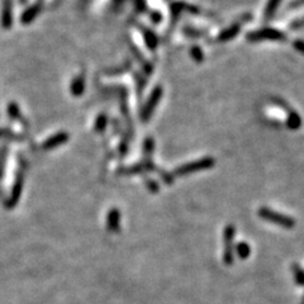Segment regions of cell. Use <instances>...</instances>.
Returning a JSON list of instances; mask_svg holds the SVG:
<instances>
[{
  "instance_id": "obj_13",
  "label": "cell",
  "mask_w": 304,
  "mask_h": 304,
  "mask_svg": "<svg viewBox=\"0 0 304 304\" xmlns=\"http://www.w3.org/2000/svg\"><path fill=\"white\" fill-rule=\"evenodd\" d=\"M280 3H282V0H269L266 6H265V17L268 18V19L273 17L275 14L278 6L280 5Z\"/></svg>"
},
{
  "instance_id": "obj_7",
  "label": "cell",
  "mask_w": 304,
  "mask_h": 304,
  "mask_svg": "<svg viewBox=\"0 0 304 304\" xmlns=\"http://www.w3.org/2000/svg\"><path fill=\"white\" fill-rule=\"evenodd\" d=\"M22 188H23V174H19L17 177L14 186H13V194H11L10 199L8 202V206H14L17 200L19 199L20 194H22Z\"/></svg>"
},
{
  "instance_id": "obj_20",
  "label": "cell",
  "mask_w": 304,
  "mask_h": 304,
  "mask_svg": "<svg viewBox=\"0 0 304 304\" xmlns=\"http://www.w3.org/2000/svg\"><path fill=\"white\" fill-rule=\"evenodd\" d=\"M293 47L296 48L297 51H299L301 54H304V41L302 40H297L293 42Z\"/></svg>"
},
{
  "instance_id": "obj_1",
  "label": "cell",
  "mask_w": 304,
  "mask_h": 304,
  "mask_svg": "<svg viewBox=\"0 0 304 304\" xmlns=\"http://www.w3.org/2000/svg\"><path fill=\"white\" fill-rule=\"evenodd\" d=\"M216 160L212 157H204L199 158L197 161H192V162L185 163L183 166H179L175 170V175H189L193 174V172H198L200 170H207L211 169L214 166Z\"/></svg>"
},
{
  "instance_id": "obj_15",
  "label": "cell",
  "mask_w": 304,
  "mask_h": 304,
  "mask_svg": "<svg viewBox=\"0 0 304 304\" xmlns=\"http://www.w3.org/2000/svg\"><path fill=\"white\" fill-rule=\"evenodd\" d=\"M105 126H107V116L105 114H100L95 122V131L99 133L103 132L105 130Z\"/></svg>"
},
{
  "instance_id": "obj_4",
  "label": "cell",
  "mask_w": 304,
  "mask_h": 304,
  "mask_svg": "<svg viewBox=\"0 0 304 304\" xmlns=\"http://www.w3.org/2000/svg\"><path fill=\"white\" fill-rule=\"evenodd\" d=\"M163 94V89L161 86H156L155 89H153V91H152V94L150 95L149 100L146 101V104H145L144 110H142V114H141V118L144 119L145 122H147L150 119V117L153 114V110L156 109V107H157L158 101H160L161 96H162Z\"/></svg>"
},
{
  "instance_id": "obj_8",
  "label": "cell",
  "mask_w": 304,
  "mask_h": 304,
  "mask_svg": "<svg viewBox=\"0 0 304 304\" xmlns=\"http://www.w3.org/2000/svg\"><path fill=\"white\" fill-rule=\"evenodd\" d=\"M85 89V77L84 75H79L77 77H75L70 86L71 94L75 96H80L82 93H84Z\"/></svg>"
},
{
  "instance_id": "obj_5",
  "label": "cell",
  "mask_w": 304,
  "mask_h": 304,
  "mask_svg": "<svg viewBox=\"0 0 304 304\" xmlns=\"http://www.w3.org/2000/svg\"><path fill=\"white\" fill-rule=\"evenodd\" d=\"M69 141V135L66 132H59L54 135L52 137L47 138L42 145L43 150H51L55 147H59L61 145H65Z\"/></svg>"
},
{
  "instance_id": "obj_12",
  "label": "cell",
  "mask_w": 304,
  "mask_h": 304,
  "mask_svg": "<svg viewBox=\"0 0 304 304\" xmlns=\"http://www.w3.org/2000/svg\"><path fill=\"white\" fill-rule=\"evenodd\" d=\"M8 116L10 117L11 119H15V121H22V123H24V119H23L22 117V113H20L19 107H18L17 103H14V101H11V103H9L8 104Z\"/></svg>"
},
{
  "instance_id": "obj_19",
  "label": "cell",
  "mask_w": 304,
  "mask_h": 304,
  "mask_svg": "<svg viewBox=\"0 0 304 304\" xmlns=\"http://www.w3.org/2000/svg\"><path fill=\"white\" fill-rule=\"evenodd\" d=\"M238 252L241 257H247L248 253H250V248H248V246L246 245V243H241V245L238 246Z\"/></svg>"
},
{
  "instance_id": "obj_17",
  "label": "cell",
  "mask_w": 304,
  "mask_h": 304,
  "mask_svg": "<svg viewBox=\"0 0 304 304\" xmlns=\"http://www.w3.org/2000/svg\"><path fill=\"white\" fill-rule=\"evenodd\" d=\"M153 147H155V142H153V138H147L146 142H145L144 150L146 152L147 155L152 153L153 152Z\"/></svg>"
},
{
  "instance_id": "obj_9",
  "label": "cell",
  "mask_w": 304,
  "mask_h": 304,
  "mask_svg": "<svg viewBox=\"0 0 304 304\" xmlns=\"http://www.w3.org/2000/svg\"><path fill=\"white\" fill-rule=\"evenodd\" d=\"M40 4H34L33 6H31V8H28L27 10L24 11L22 14V17H20V20H22V23H24V24H28V23L33 22L34 18L38 15V13H40Z\"/></svg>"
},
{
  "instance_id": "obj_6",
  "label": "cell",
  "mask_w": 304,
  "mask_h": 304,
  "mask_svg": "<svg viewBox=\"0 0 304 304\" xmlns=\"http://www.w3.org/2000/svg\"><path fill=\"white\" fill-rule=\"evenodd\" d=\"M3 10H1V25L3 28H10L13 24V6H11V0H4Z\"/></svg>"
},
{
  "instance_id": "obj_18",
  "label": "cell",
  "mask_w": 304,
  "mask_h": 304,
  "mask_svg": "<svg viewBox=\"0 0 304 304\" xmlns=\"http://www.w3.org/2000/svg\"><path fill=\"white\" fill-rule=\"evenodd\" d=\"M0 137L15 138V140H19V138H22V137H20V136L14 135V133H13V131L5 130V128H0Z\"/></svg>"
},
{
  "instance_id": "obj_11",
  "label": "cell",
  "mask_w": 304,
  "mask_h": 304,
  "mask_svg": "<svg viewBox=\"0 0 304 304\" xmlns=\"http://www.w3.org/2000/svg\"><path fill=\"white\" fill-rule=\"evenodd\" d=\"M287 126L289 127L290 130H298V128H301L302 119L296 110H290L289 114H288Z\"/></svg>"
},
{
  "instance_id": "obj_3",
  "label": "cell",
  "mask_w": 304,
  "mask_h": 304,
  "mask_svg": "<svg viewBox=\"0 0 304 304\" xmlns=\"http://www.w3.org/2000/svg\"><path fill=\"white\" fill-rule=\"evenodd\" d=\"M259 216L265 221H269L271 223H275L278 226H282L285 228H292L294 227L296 222L290 217L287 216H283V214L278 213V212H274L269 208H260L259 209Z\"/></svg>"
},
{
  "instance_id": "obj_2",
  "label": "cell",
  "mask_w": 304,
  "mask_h": 304,
  "mask_svg": "<svg viewBox=\"0 0 304 304\" xmlns=\"http://www.w3.org/2000/svg\"><path fill=\"white\" fill-rule=\"evenodd\" d=\"M246 38H247L248 42H261L265 40L282 41L285 40V34L275 28H261L248 33Z\"/></svg>"
},
{
  "instance_id": "obj_16",
  "label": "cell",
  "mask_w": 304,
  "mask_h": 304,
  "mask_svg": "<svg viewBox=\"0 0 304 304\" xmlns=\"http://www.w3.org/2000/svg\"><path fill=\"white\" fill-rule=\"evenodd\" d=\"M190 56L195 60L197 62H202L204 60V55H203V51L200 50L198 46L190 48Z\"/></svg>"
},
{
  "instance_id": "obj_14",
  "label": "cell",
  "mask_w": 304,
  "mask_h": 304,
  "mask_svg": "<svg viewBox=\"0 0 304 304\" xmlns=\"http://www.w3.org/2000/svg\"><path fill=\"white\" fill-rule=\"evenodd\" d=\"M144 36L145 40H146L147 47H149L150 50H155V48L157 47V38H156L155 34L152 33L151 31H149V29L144 28Z\"/></svg>"
},
{
  "instance_id": "obj_10",
  "label": "cell",
  "mask_w": 304,
  "mask_h": 304,
  "mask_svg": "<svg viewBox=\"0 0 304 304\" xmlns=\"http://www.w3.org/2000/svg\"><path fill=\"white\" fill-rule=\"evenodd\" d=\"M238 32H239V25L238 24L231 25L229 28H227L226 31H223L222 33L218 36V41H221V42H226V41L232 40L233 37H236L237 34H238Z\"/></svg>"
}]
</instances>
